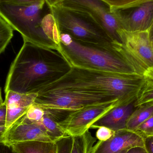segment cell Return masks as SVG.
Segmentation results:
<instances>
[{
	"mask_svg": "<svg viewBox=\"0 0 153 153\" xmlns=\"http://www.w3.org/2000/svg\"><path fill=\"white\" fill-rule=\"evenodd\" d=\"M146 82L153 84V67L146 70L143 74Z\"/></svg>",
	"mask_w": 153,
	"mask_h": 153,
	"instance_id": "f1b7e54d",
	"label": "cell"
},
{
	"mask_svg": "<svg viewBox=\"0 0 153 153\" xmlns=\"http://www.w3.org/2000/svg\"><path fill=\"white\" fill-rule=\"evenodd\" d=\"M137 107V100L128 104L115 107L94 123L90 128L104 126L115 131L126 129L128 120Z\"/></svg>",
	"mask_w": 153,
	"mask_h": 153,
	"instance_id": "5bb4252c",
	"label": "cell"
},
{
	"mask_svg": "<svg viewBox=\"0 0 153 153\" xmlns=\"http://www.w3.org/2000/svg\"><path fill=\"white\" fill-rule=\"evenodd\" d=\"M0 153H20L12 144L6 141L0 142Z\"/></svg>",
	"mask_w": 153,
	"mask_h": 153,
	"instance_id": "484cf974",
	"label": "cell"
},
{
	"mask_svg": "<svg viewBox=\"0 0 153 153\" xmlns=\"http://www.w3.org/2000/svg\"><path fill=\"white\" fill-rule=\"evenodd\" d=\"M150 34H151V38L153 41V25L150 30Z\"/></svg>",
	"mask_w": 153,
	"mask_h": 153,
	"instance_id": "836d02e7",
	"label": "cell"
},
{
	"mask_svg": "<svg viewBox=\"0 0 153 153\" xmlns=\"http://www.w3.org/2000/svg\"><path fill=\"white\" fill-rule=\"evenodd\" d=\"M121 106L117 102L91 105L69 113L58 124L67 136H81L91 126L113 108Z\"/></svg>",
	"mask_w": 153,
	"mask_h": 153,
	"instance_id": "ba28073f",
	"label": "cell"
},
{
	"mask_svg": "<svg viewBox=\"0 0 153 153\" xmlns=\"http://www.w3.org/2000/svg\"><path fill=\"white\" fill-rule=\"evenodd\" d=\"M45 114V111L40 107L31 105L25 114L26 117L30 121L38 122L41 120Z\"/></svg>",
	"mask_w": 153,
	"mask_h": 153,
	"instance_id": "7402d4cb",
	"label": "cell"
},
{
	"mask_svg": "<svg viewBox=\"0 0 153 153\" xmlns=\"http://www.w3.org/2000/svg\"><path fill=\"white\" fill-rule=\"evenodd\" d=\"M126 153H148L144 147H135L128 150Z\"/></svg>",
	"mask_w": 153,
	"mask_h": 153,
	"instance_id": "f546056e",
	"label": "cell"
},
{
	"mask_svg": "<svg viewBox=\"0 0 153 153\" xmlns=\"http://www.w3.org/2000/svg\"><path fill=\"white\" fill-rule=\"evenodd\" d=\"M95 142L89 130L81 136L72 137L71 153H91Z\"/></svg>",
	"mask_w": 153,
	"mask_h": 153,
	"instance_id": "ac0fdd59",
	"label": "cell"
},
{
	"mask_svg": "<svg viewBox=\"0 0 153 153\" xmlns=\"http://www.w3.org/2000/svg\"><path fill=\"white\" fill-rule=\"evenodd\" d=\"M13 29L0 16V54L5 50L13 36Z\"/></svg>",
	"mask_w": 153,
	"mask_h": 153,
	"instance_id": "d6986e66",
	"label": "cell"
},
{
	"mask_svg": "<svg viewBox=\"0 0 153 153\" xmlns=\"http://www.w3.org/2000/svg\"><path fill=\"white\" fill-rule=\"evenodd\" d=\"M128 150V149H126V150H123V151H121V152L118 153H126Z\"/></svg>",
	"mask_w": 153,
	"mask_h": 153,
	"instance_id": "e575fe53",
	"label": "cell"
},
{
	"mask_svg": "<svg viewBox=\"0 0 153 153\" xmlns=\"http://www.w3.org/2000/svg\"><path fill=\"white\" fill-rule=\"evenodd\" d=\"M5 93V127L7 130L19 119L25 115L30 107L34 104L37 93L23 94L12 91H8Z\"/></svg>",
	"mask_w": 153,
	"mask_h": 153,
	"instance_id": "4fadbf2b",
	"label": "cell"
},
{
	"mask_svg": "<svg viewBox=\"0 0 153 153\" xmlns=\"http://www.w3.org/2000/svg\"><path fill=\"white\" fill-rule=\"evenodd\" d=\"M122 29L129 32L150 30L153 25V0H144L125 10H115Z\"/></svg>",
	"mask_w": 153,
	"mask_h": 153,
	"instance_id": "30bf717a",
	"label": "cell"
},
{
	"mask_svg": "<svg viewBox=\"0 0 153 153\" xmlns=\"http://www.w3.org/2000/svg\"><path fill=\"white\" fill-rule=\"evenodd\" d=\"M48 8L59 4L65 0H43Z\"/></svg>",
	"mask_w": 153,
	"mask_h": 153,
	"instance_id": "4dcf8cb0",
	"label": "cell"
},
{
	"mask_svg": "<svg viewBox=\"0 0 153 153\" xmlns=\"http://www.w3.org/2000/svg\"><path fill=\"white\" fill-rule=\"evenodd\" d=\"M97 129L96 137L99 141H107L111 138L116 133V131L106 127H99Z\"/></svg>",
	"mask_w": 153,
	"mask_h": 153,
	"instance_id": "cb8c5ba5",
	"label": "cell"
},
{
	"mask_svg": "<svg viewBox=\"0 0 153 153\" xmlns=\"http://www.w3.org/2000/svg\"><path fill=\"white\" fill-rule=\"evenodd\" d=\"M144 147L148 153H153V135L144 138Z\"/></svg>",
	"mask_w": 153,
	"mask_h": 153,
	"instance_id": "4316f807",
	"label": "cell"
},
{
	"mask_svg": "<svg viewBox=\"0 0 153 153\" xmlns=\"http://www.w3.org/2000/svg\"><path fill=\"white\" fill-rule=\"evenodd\" d=\"M71 67L60 50L24 41L11 65L4 92L37 93L42 87L64 76Z\"/></svg>",
	"mask_w": 153,
	"mask_h": 153,
	"instance_id": "6da1fadb",
	"label": "cell"
},
{
	"mask_svg": "<svg viewBox=\"0 0 153 153\" xmlns=\"http://www.w3.org/2000/svg\"><path fill=\"white\" fill-rule=\"evenodd\" d=\"M120 41L128 53L145 70L153 67V41L150 30L118 32Z\"/></svg>",
	"mask_w": 153,
	"mask_h": 153,
	"instance_id": "9c48e42d",
	"label": "cell"
},
{
	"mask_svg": "<svg viewBox=\"0 0 153 153\" xmlns=\"http://www.w3.org/2000/svg\"><path fill=\"white\" fill-rule=\"evenodd\" d=\"M4 102L2 98L1 93V88H0V106L3 104Z\"/></svg>",
	"mask_w": 153,
	"mask_h": 153,
	"instance_id": "d6a6232c",
	"label": "cell"
},
{
	"mask_svg": "<svg viewBox=\"0 0 153 153\" xmlns=\"http://www.w3.org/2000/svg\"><path fill=\"white\" fill-rule=\"evenodd\" d=\"M112 102L123 105L119 100L107 95L71 91H41L37 93L33 104L59 122L69 113L84 107Z\"/></svg>",
	"mask_w": 153,
	"mask_h": 153,
	"instance_id": "5b68a950",
	"label": "cell"
},
{
	"mask_svg": "<svg viewBox=\"0 0 153 153\" xmlns=\"http://www.w3.org/2000/svg\"><path fill=\"white\" fill-rule=\"evenodd\" d=\"M38 123L44 127L47 134L53 143H56L60 139L68 136L58 122L46 112Z\"/></svg>",
	"mask_w": 153,
	"mask_h": 153,
	"instance_id": "e0dca14e",
	"label": "cell"
},
{
	"mask_svg": "<svg viewBox=\"0 0 153 153\" xmlns=\"http://www.w3.org/2000/svg\"><path fill=\"white\" fill-rule=\"evenodd\" d=\"M20 153H56V143L31 141L12 144Z\"/></svg>",
	"mask_w": 153,
	"mask_h": 153,
	"instance_id": "9a60e30c",
	"label": "cell"
},
{
	"mask_svg": "<svg viewBox=\"0 0 153 153\" xmlns=\"http://www.w3.org/2000/svg\"><path fill=\"white\" fill-rule=\"evenodd\" d=\"M43 0L30 5L0 3V16L27 41L45 48L61 51L60 31L51 13L44 17Z\"/></svg>",
	"mask_w": 153,
	"mask_h": 153,
	"instance_id": "277c9868",
	"label": "cell"
},
{
	"mask_svg": "<svg viewBox=\"0 0 153 153\" xmlns=\"http://www.w3.org/2000/svg\"><path fill=\"white\" fill-rule=\"evenodd\" d=\"M110 7L111 11L125 10L140 3L144 0H101Z\"/></svg>",
	"mask_w": 153,
	"mask_h": 153,
	"instance_id": "ffe728a7",
	"label": "cell"
},
{
	"mask_svg": "<svg viewBox=\"0 0 153 153\" xmlns=\"http://www.w3.org/2000/svg\"><path fill=\"white\" fill-rule=\"evenodd\" d=\"M133 131L144 138L153 135V115L140 124Z\"/></svg>",
	"mask_w": 153,
	"mask_h": 153,
	"instance_id": "44dd1931",
	"label": "cell"
},
{
	"mask_svg": "<svg viewBox=\"0 0 153 153\" xmlns=\"http://www.w3.org/2000/svg\"><path fill=\"white\" fill-rule=\"evenodd\" d=\"M49 10L60 32L69 34L77 42L91 45L114 42L100 26L88 18L59 4Z\"/></svg>",
	"mask_w": 153,
	"mask_h": 153,
	"instance_id": "8992f818",
	"label": "cell"
},
{
	"mask_svg": "<svg viewBox=\"0 0 153 153\" xmlns=\"http://www.w3.org/2000/svg\"><path fill=\"white\" fill-rule=\"evenodd\" d=\"M6 117V105L4 102L0 106V126H5Z\"/></svg>",
	"mask_w": 153,
	"mask_h": 153,
	"instance_id": "83f0119b",
	"label": "cell"
},
{
	"mask_svg": "<svg viewBox=\"0 0 153 153\" xmlns=\"http://www.w3.org/2000/svg\"><path fill=\"white\" fill-rule=\"evenodd\" d=\"M135 147H144V138L134 131L126 129L116 131L107 141H98L91 153H118Z\"/></svg>",
	"mask_w": 153,
	"mask_h": 153,
	"instance_id": "7c38bea8",
	"label": "cell"
},
{
	"mask_svg": "<svg viewBox=\"0 0 153 153\" xmlns=\"http://www.w3.org/2000/svg\"><path fill=\"white\" fill-rule=\"evenodd\" d=\"M145 83L143 75L121 74L72 67L56 81L44 86L45 91H71L107 95L123 104L136 100Z\"/></svg>",
	"mask_w": 153,
	"mask_h": 153,
	"instance_id": "7a4b0ae2",
	"label": "cell"
},
{
	"mask_svg": "<svg viewBox=\"0 0 153 153\" xmlns=\"http://www.w3.org/2000/svg\"><path fill=\"white\" fill-rule=\"evenodd\" d=\"M42 0H0V3L19 5H30Z\"/></svg>",
	"mask_w": 153,
	"mask_h": 153,
	"instance_id": "d4e9b609",
	"label": "cell"
},
{
	"mask_svg": "<svg viewBox=\"0 0 153 153\" xmlns=\"http://www.w3.org/2000/svg\"><path fill=\"white\" fill-rule=\"evenodd\" d=\"M6 131L5 126H0V142L5 141Z\"/></svg>",
	"mask_w": 153,
	"mask_h": 153,
	"instance_id": "1f68e13d",
	"label": "cell"
},
{
	"mask_svg": "<svg viewBox=\"0 0 153 153\" xmlns=\"http://www.w3.org/2000/svg\"><path fill=\"white\" fill-rule=\"evenodd\" d=\"M59 4L90 19L100 26L112 41L121 43L118 31L122 27L117 12L111 11L102 1L65 0Z\"/></svg>",
	"mask_w": 153,
	"mask_h": 153,
	"instance_id": "52a82bcc",
	"label": "cell"
},
{
	"mask_svg": "<svg viewBox=\"0 0 153 153\" xmlns=\"http://www.w3.org/2000/svg\"><path fill=\"white\" fill-rule=\"evenodd\" d=\"M153 115V101L138 106L128 120L126 129L134 131Z\"/></svg>",
	"mask_w": 153,
	"mask_h": 153,
	"instance_id": "2e32d148",
	"label": "cell"
},
{
	"mask_svg": "<svg viewBox=\"0 0 153 153\" xmlns=\"http://www.w3.org/2000/svg\"><path fill=\"white\" fill-rule=\"evenodd\" d=\"M72 137L68 136L64 137L56 142L57 153H71V150Z\"/></svg>",
	"mask_w": 153,
	"mask_h": 153,
	"instance_id": "603a6c76",
	"label": "cell"
},
{
	"mask_svg": "<svg viewBox=\"0 0 153 153\" xmlns=\"http://www.w3.org/2000/svg\"><path fill=\"white\" fill-rule=\"evenodd\" d=\"M60 46L61 52L72 67L121 74L143 75L145 72L119 42L91 45L73 39L68 45L61 44Z\"/></svg>",
	"mask_w": 153,
	"mask_h": 153,
	"instance_id": "3957f363",
	"label": "cell"
},
{
	"mask_svg": "<svg viewBox=\"0 0 153 153\" xmlns=\"http://www.w3.org/2000/svg\"><path fill=\"white\" fill-rule=\"evenodd\" d=\"M31 141L53 143L41 124L30 121L25 114L7 130L5 141L14 144Z\"/></svg>",
	"mask_w": 153,
	"mask_h": 153,
	"instance_id": "8fae6325",
	"label": "cell"
}]
</instances>
